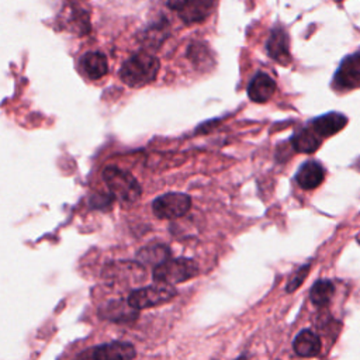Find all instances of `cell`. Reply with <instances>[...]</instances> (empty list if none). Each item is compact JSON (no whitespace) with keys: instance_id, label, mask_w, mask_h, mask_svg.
<instances>
[{"instance_id":"6da1fadb","label":"cell","mask_w":360,"mask_h":360,"mask_svg":"<svg viewBox=\"0 0 360 360\" xmlns=\"http://www.w3.org/2000/svg\"><path fill=\"white\" fill-rule=\"evenodd\" d=\"M159 72V60L146 52H138L128 58L121 69L120 79L129 87H141L153 82Z\"/></svg>"},{"instance_id":"7a4b0ae2","label":"cell","mask_w":360,"mask_h":360,"mask_svg":"<svg viewBox=\"0 0 360 360\" xmlns=\"http://www.w3.org/2000/svg\"><path fill=\"white\" fill-rule=\"evenodd\" d=\"M103 179L110 193L121 202L132 204L141 197V186L127 170L117 166H107L103 170Z\"/></svg>"},{"instance_id":"3957f363","label":"cell","mask_w":360,"mask_h":360,"mask_svg":"<svg viewBox=\"0 0 360 360\" xmlns=\"http://www.w3.org/2000/svg\"><path fill=\"white\" fill-rule=\"evenodd\" d=\"M198 274V264L193 259H166L155 266L153 280L156 283L177 284L184 283Z\"/></svg>"},{"instance_id":"277c9868","label":"cell","mask_w":360,"mask_h":360,"mask_svg":"<svg viewBox=\"0 0 360 360\" xmlns=\"http://www.w3.org/2000/svg\"><path fill=\"white\" fill-rule=\"evenodd\" d=\"M176 295V290L172 284L158 283L153 285H146L138 290H134L128 295V302L134 309H145L152 308L160 304L170 301Z\"/></svg>"},{"instance_id":"5b68a950","label":"cell","mask_w":360,"mask_h":360,"mask_svg":"<svg viewBox=\"0 0 360 360\" xmlns=\"http://www.w3.org/2000/svg\"><path fill=\"white\" fill-rule=\"evenodd\" d=\"M166 6L187 25L202 22L214 11L217 0H165Z\"/></svg>"},{"instance_id":"8992f818","label":"cell","mask_w":360,"mask_h":360,"mask_svg":"<svg viewBox=\"0 0 360 360\" xmlns=\"http://www.w3.org/2000/svg\"><path fill=\"white\" fill-rule=\"evenodd\" d=\"M191 207V198L184 193H167L153 200L152 210L158 218L174 219L183 217Z\"/></svg>"},{"instance_id":"52a82bcc","label":"cell","mask_w":360,"mask_h":360,"mask_svg":"<svg viewBox=\"0 0 360 360\" xmlns=\"http://www.w3.org/2000/svg\"><path fill=\"white\" fill-rule=\"evenodd\" d=\"M82 357H90L96 360H112V359H134L136 352L134 346L128 342H110L87 350L86 353L80 354Z\"/></svg>"},{"instance_id":"ba28073f","label":"cell","mask_w":360,"mask_h":360,"mask_svg":"<svg viewBox=\"0 0 360 360\" xmlns=\"http://www.w3.org/2000/svg\"><path fill=\"white\" fill-rule=\"evenodd\" d=\"M360 82V51L347 56L335 75L336 86L349 89Z\"/></svg>"},{"instance_id":"9c48e42d","label":"cell","mask_w":360,"mask_h":360,"mask_svg":"<svg viewBox=\"0 0 360 360\" xmlns=\"http://www.w3.org/2000/svg\"><path fill=\"white\" fill-rule=\"evenodd\" d=\"M267 53L271 59L281 65H288L291 60L288 51V35L283 28H274L266 42Z\"/></svg>"},{"instance_id":"30bf717a","label":"cell","mask_w":360,"mask_h":360,"mask_svg":"<svg viewBox=\"0 0 360 360\" xmlns=\"http://www.w3.org/2000/svg\"><path fill=\"white\" fill-rule=\"evenodd\" d=\"M274 91L276 82L264 72L256 73L248 86V96L255 103H266L271 98Z\"/></svg>"},{"instance_id":"8fae6325","label":"cell","mask_w":360,"mask_h":360,"mask_svg":"<svg viewBox=\"0 0 360 360\" xmlns=\"http://www.w3.org/2000/svg\"><path fill=\"white\" fill-rule=\"evenodd\" d=\"M323 179H325V170L315 160H308L304 165H301V167L295 174V180L302 190L316 188L323 181Z\"/></svg>"},{"instance_id":"7c38bea8","label":"cell","mask_w":360,"mask_h":360,"mask_svg":"<svg viewBox=\"0 0 360 360\" xmlns=\"http://www.w3.org/2000/svg\"><path fill=\"white\" fill-rule=\"evenodd\" d=\"M347 124V117L342 112H328L312 120V129L319 136H330L342 131Z\"/></svg>"},{"instance_id":"4fadbf2b","label":"cell","mask_w":360,"mask_h":360,"mask_svg":"<svg viewBox=\"0 0 360 360\" xmlns=\"http://www.w3.org/2000/svg\"><path fill=\"white\" fill-rule=\"evenodd\" d=\"M80 68L89 79L97 80L107 75L108 62L101 52H87L80 59Z\"/></svg>"},{"instance_id":"5bb4252c","label":"cell","mask_w":360,"mask_h":360,"mask_svg":"<svg viewBox=\"0 0 360 360\" xmlns=\"http://www.w3.org/2000/svg\"><path fill=\"white\" fill-rule=\"evenodd\" d=\"M292 349L301 357H314L321 352V339L311 329H304L295 336Z\"/></svg>"},{"instance_id":"9a60e30c","label":"cell","mask_w":360,"mask_h":360,"mask_svg":"<svg viewBox=\"0 0 360 360\" xmlns=\"http://www.w3.org/2000/svg\"><path fill=\"white\" fill-rule=\"evenodd\" d=\"M291 145L294 150L300 153H312L321 146V138L315 131L301 128L297 132H294L291 138Z\"/></svg>"},{"instance_id":"2e32d148","label":"cell","mask_w":360,"mask_h":360,"mask_svg":"<svg viewBox=\"0 0 360 360\" xmlns=\"http://www.w3.org/2000/svg\"><path fill=\"white\" fill-rule=\"evenodd\" d=\"M335 292V284L330 280H318L309 291V298L316 307L326 305Z\"/></svg>"},{"instance_id":"e0dca14e","label":"cell","mask_w":360,"mask_h":360,"mask_svg":"<svg viewBox=\"0 0 360 360\" xmlns=\"http://www.w3.org/2000/svg\"><path fill=\"white\" fill-rule=\"evenodd\" d=\"M169 255H170V249H167L163 245H156V246H148L141 249L136 257H138V262H142L146 264H159L163 260H166Z\"/></svg>"},{"instance_id":"ac0fdd59","label":"cell","mask_w":360,"mask_h":360,"mask_svg":"<svg viewBox=\"0 0 360 360\" xmlns=\"http://www.w3.org/2000/svg\"><path fill=\"white\" fill-rule=\"evenodd\" d=\"M309 267H311L309 263H308V264H304V266H301V267L292 274V277L288 280V284H287V287H285L287 292L295 291V290L302 284V281L305 280V277H307L308 273H309Z\"/></svg>"},{"instance_id":"d6986e66","label":"cell","mask_w":360,"mask_h":360,"mask_svg":"<svg viewBox=\"0 0 360 360\" xmlns=\"http://www.w3.org/2000/svg\"><path fill=\"white\" fill-rule=\"evenodd\" d=\"M357 242H359V243H360V235H359V236H357Z\"/></svg>"}]
</instances>
